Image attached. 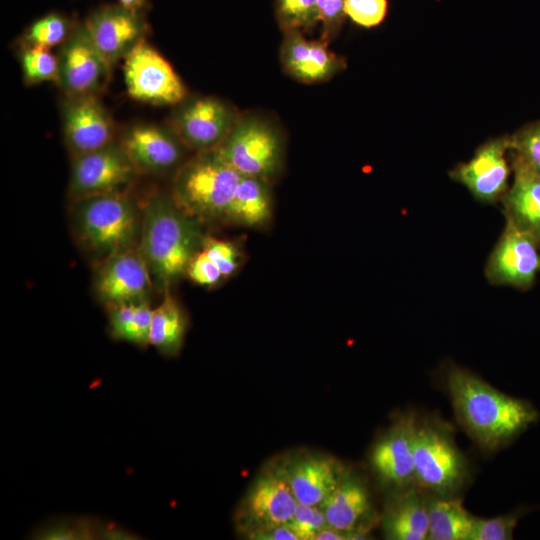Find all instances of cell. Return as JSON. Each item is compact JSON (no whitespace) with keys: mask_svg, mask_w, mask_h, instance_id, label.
Instances as JSON below:
<instances>
[{"mask_svg":"<svg viewBox=\"0 0 540 540\" xmlns=\"http://www.w3.org/2000/svg\"><path fill=\"white\" fill-rule=\"evenodd\" d=\"M216 150L240 175L269 182L280 172L283 163L279 132L269 122L253 115H241Z\"/></svg>","mask_w":540,"mask_h":540,"instance_id":"6","label":"cell"},{"mask_svg":"<svg viewBox=\"0 0 540 540\" xmlns=\"http://www.w3.org/2000/svg\"><path fill=\"white\" fill-rule=\"evenodd\" d=\"M160 304L153 309L149 344L165 357H174L183 347L188 319L170 289L164 291Z\"/></svg>","mask_w":540,"mask_h":540,"instance_id":"25","label":"cell"},{"mask_svg":"<svg viewBox=\"0 0 540 540\" xmlns=\"http://www.w3.org/2000/svg\"><path fill=\"white\" fill-rule=\"evenodd\" d=\"M387 0H345L344 10L355 24L371 28L379 25L386 17Z\"/></svg>","mask_w":540,"mask_h":540,"instance_id":"35","label":"cell"},{"mask_svg":"<svg viewBox=\"0 0 540 540\" xmlns=\"http://www.w3.org/2000/svg\"><path fill=\"white\" fill-rule=\"evenodd\" d=\"M201 250L217 265L224 278L233 276L244 260L242 245L235 240L206 235Z\"/></svg>","mask_w":540,"mask_h":540,"instance_id":"32","label":"cell"},{"mask_svg":"<svg viewBox=\"0 0 540 540\" xmlns=\"http://www.w3.org/2000/svg\"><path fill=\"white\" fill-rule=\"evenodd\" d=\"M84 23L94 44L111 67L145 41L148 28L141 11L120 3L95 10Z\"/></svg>","mask_w":540,"mask_h":540,"instance_id":"15","label":"cell"},{"mask_svg":"<svg viewBox=\"0 0 540 540\" xmlns=\"http://www.w3.org/2000/svg\"><path fill=\"white\" fill-rule=\"evenodd\" d=\"M120 4L134 10L141 11L145 4V0H119Z\"/></svg>","mask_w":540,"mask_h":540,"instance_id":"41","label":"cell"},{"mask_svg":"<svg viewBox=\"0 0 540 540\" xmlns=\"http://www.w3.org/2000/svg\"><path fill=\"white\" fill-rule=\"evenodd\" d=\"M241 176L216 149L198 152L177 168L171 196L181 210L203 223L224 220Z\"/></svg>","mask_w":540,"mask_h":540,"instance_id":"3","label":"cell"},{"mask_svg":"<svg viewBox=\"0 0 540 540\" xmlns=\"http://www.w3.org/2000/svg\"><path fill=\"white\" fill-rule=\"evenodd\" d=\"M203 224L181 210L171 194L159 192L146 202L138 250L163 291L185 276L206 237Z\"/></svg>","mask_w":540,"mask_h":540,"instance_id":"2","label":"cell"},{"mask_svg":"<svg viewBox=\"0 0 540 540\" xmlns=\"http://www.w3.org/2000/svg\"><path fill=\"white\" fill-rule=\"evenodd\" d=\"M344 4L345 0H317L322 39L327 41L341 27L346 16Z\"/></svg>","mask_w":540,"mask_h":540,"instance_id":"38","label":"cell"},{"mask_svg":"<svg viewBox=\"0 0 540 540\" xmlns=\"http://www.w3.org/2000/svg\"><path fill=\"white\" fill-rule=\"evenodd\" d=\"M509 150L510 137L489 141L468 162L457 166L451 176L479 201L493 203L502 199L508 190Z\"/></svg>","mask_w":540,"mask_h":540,"instance_id":"18","label":"cell"},{"mask_svg":"<svg viewBox=\"0 0 540 540\" xmlns=\"http://www.w3.org/2000/svg\"><path fill=\"white\" fill-rule=\"evenodd\" d=\"M280 59L285 72L305 84L326 81L342 68L326 40H308L300 31L284 32Z\"/></svg>","mask_w":540,"mask_h":540,"instance_id":"20","label":"cell"},{"mask_svg":"<svg viewBox=\"0 0 540 540\" xmlns=\"http://www.w3.org/2000/svg\"><path fill=\"white\" fill-rule=\"evenodd\" d=\"M276 17L286 31H308L319 22L317 0H276Z\"/></svg>","mask_w":540,"mask_h":540,"instance_id":"30","label":"cell"},{"mask_svg":"<svg viewBox=\"0 0 540 540\" xmlns=\"http://www.w3.org/2000/svg\"><path fill=\"white\" fill-rule=\"evenodd\" d=\"M445 385L458 423L485 451L508 446L540 419L531 402L496 389L464 368L449 367Z\"/></svg>","mask_w":540,"mask_h":540,"instance_id":"1","label":"cell"},{"mask_svg":"<svg viewBox=\"0 0 540 540\" xmlns=\"http://www.w3.org/2000/svg\"><path fill=\"white\" fill-rule=\"evenodd\" d=\"M288 525L299 540H314L316 534L327 526V522L321 506L299 503Z\"/></svg>","mask_w":540,"mask_h":540,"instance_id":"36","label":"cell"},{"mask_svg":"<svg viewBox=\"0 0 540 540\" xmlns=\"http://www.w3.org/2000/svg\"><path fill=\"white\" fill-rule=\"evenodd\" d=\"M357 539L356 536L352 533L338 530L329 526L324 527L320 530L314 540H354Z\"/></svg>","mask_w":540,"mask_h":540,"instance_id":"40","label":"cell"},{"mask_svg":"<svg viewBox=\"0 0 540 540\" xmlns=\"http://www.w3.org/2000/svg\"><path fill=\"white\" fill-rule=\"evenodd\" d=\"M138 172L161 173L180 167L187 149L169 126L131 125L118 140Z\"/></svg>","mask_w":540,"mask_h":540,"instance_id":"17","label":"cell"},{"mask_svg":"<svg viewBox=\"0 0 540 540\" xmlns=\"http://www.w3.org/2000/svg\"><path fill=\"white\" fill-rule=\"evenodd\" d=\"M381 525L386 539H427V493L417 485L392 491L381 517Z\"/></svg>","mask_w":540,"mask_h":540,"instance_id":"22","label":"cell"},{"mask_svg":"<svg viewBox=\"0 0 540 540\" xmlns=\"http://www.w3.org/2000/svg\"><path fill=\"white\" fill-rule=\"evenodd\" d=\"M321 507L327 526L352 533L357 539H365L376 521L367 486L349 471Z\"/></svg>","mask_w":540,"mask_h":540,"instance_id":"19","label":"cell"},{"mask_svg":"<svg viewBox=\"0 0 540 540\" xmlns=\"http://www.w3.org/2000/svg\"><path fill=\"white\" fill-rule=\"evenodd\" d=\"M418 417L401 414L374 443L369 455L372 471L392 491L416 485L414 440Z\"/></svg>","mask_w":540,"mask_h":540,"instance_id":"13","label":"cell"},{"mask_svg":"<svg viewBox=\"0 0 540 540\" xmlns=\"http://www.w3.org/2000/svg\"><path fill=\"white\" fill-rule=\"evenodd\" d=\"M55 83L64 95H98L112 67L94 44L85 23L73 26L57 54Z\"/></svg>","mask_w":540,"mask_h":540,"instance_id":"8","label":"cell"},{"mask_svg":"<svg viewBox=\"0 0 540 540\" xmlns=\"http://www.w3.org/2000/svg\"><path fill=\"white\" fill-rule=\"evenodd\" d=\"M108 331L112 338L138 347L149 344L153 308L148 300L106 306Z\"/></svg>","mask_w":540,"mask_h":540,"instance_id":"27","label":"cell"},{"mask_svg":"<svg viewBox=\"0 0 540 540\" xmlns=\"http://www.w3.org/2000/svg\"><path fill=\"white\" fill-rule=\"evenodd\" d=\"M185 276L205 287H213L225 279L217 265L201 249L189 262Z\"/></svg>","mask_w":540,"mask_h":540,"instance_id":"37","label":"cell"},{"mask_svg":"<svg viewBox=\"0 0 540 540\" xmlns=\"http://www.w3.org/2000/svg\"><path fill=\"white\" fill-rule=\"evenodd\" d=\"M414 467L416 485L434 496L458 497L470 480L468 461L452 429L437 417L417 421Z\"/></svg>","mask_w":540,"mask_h":540,"instance_id":"5","label":"cell"},{"mask_svg":"<svg viewBox=\"0 0 540 540\" xmlns=\"http://www.w3.org/2000/svg\"><path fill=\"white\" fill-rule=\"evenodd\" d=\"M94 290L106 306L148 300L151 273L138 249L128 248L101 261Z\"/></svg>","mask_w":540,"mask_h":540,"instance_id":"16","label":"cell"},{"mask_svg":"<svg viewBox=\"0 0 540 540\" xmlns=\"http://www.w3.org/2000/svg\"><path fill=\"white\" fill-rule=\"evenodd\" d=\"M539 272V244L531 234L506 218L503 232L488 258L486 278L494 285L527 290Z\"/></svg>","mask_w":540,"mask_h":540,"instance_id":"12","label":"cell"},{"mask_svg":"<svg viewBox=\"0 0 540 540\" xmlns=\"http://www.w3.org/2000/svg\"><path fill=\"white\" fill-rule=\"evenodd\" d=\"M61 121L64 141L72 157L115 140L112 118L98 95H64Z\"/></svg>","mask_w":540,"mask_h":540,"instance_id":"14","label":"cell"},{"mask_svg":"<svg viewBox=\"0 0 540 540\" xmlns=\"http://www.w3.org/2000/svg\"><path fill=\"white\" fill-rule=\"evenodd\" d=\"M510 158L513 182L501 199L505 218L531 234L540 246V173L512 153Z\"/></svg>","mask_w":540,"mask_h":540,"instance_id":"23","label":"cell"},{"mask_svg":"<svg viewBox=\"0 0 540 540\" xmlns=\"http://www.w3.org/2000/svg\"><path fill=\"white\" fill-rule=\"evenodd\" d=\"M73 24L59 13H49L33 22L24 32L23 45L49 49L61 45L73 29Z\"/></svg>","mask_w":540,"mask_h":540,"instance_id":"28","label":"cell"},{"mask_svg":"<svg viewBox=\"0 0 540 540\" xmlns=\"http://www.w3.org/2000/svg\"><path fill=\"white\" fill-rule=\"evenodd\" d=\"M428 538L430 540H469L476 517L459 497L427 494Z\"/></svg>","mask_w":540,"mask_h":540,"instance_id":"26","label":"cell"},{"mask_svg":"<svg viewBox=\"0 0 540 540\" xmlns=\"http://www.w3.org/2000/svg\"><path fill=\"white\" fill-rule=\"evenodd\" d=\"M247 538L253 540H299L288 524L255 532Z\"/></svg>","mask_w":540,"mask_h":540,"instance_id":"39","label":"cell"},{"mask_svg":"<svg viewBox=\"0 0 540 540\" xmlns=\"http://www.w3.org/2000/svg\"><path fill=\"white\" fill-rule=\"evenodd\" d=\"M273 216V196L270 182L251 176H241L231 197L224 220L246 228H263Z\"/></svg>","mask_w":540,"mask_h":540,"instance_id":"24","label":"cell"},{"mask_svg":"<svg viewBox=\"0 0 540 540\" xmlns=\"http://www.w3.org/2000/svg\"><path fill=\"white\" fill-rule=\"evenodd\" d=\"M139 173L120 145L112 141L94 151L73 157L69 194L73 200L108 192L123 191Z\"/></svg>","mask_w":540,"mask_h":540,"instance_id":"11","label":"cell"},{"mask_svg":"<svg viewBox=\"0 0 540 540\" xmlns=\"http://www.w3.org/2000/svg\"><path fill=\"white\" fill-rule=\"evenodd\" d=\"M509 151L540 173V121L511 136Z\"/></svg>","mask_w":540,"mask_h":540,"instance_id":"34","label":"cell"},{"mask_svg":"<svg viewBox=\"0 0 540 540\" xmlns=\"http://www.w3.org/2000/svg\"><path fill=\"white\" fill-rule=\"evenodd\" d=\"M124 60V80L133 99L154 105H177L187 97V90L172 66L146 41Z\"/></svg>","mask_w":540,"mask_h":540,"instance_id":"10","label":"cell"},{"mask_svg":"<svg viewBox=\"0 0 540 540\" xmlns=\"http://www.w3.org/2000/svg\"><path fill=\"white\" fill-rule=\"evenodd\" d=\"M72 225L79 244L102 260L131 248L138 230L135 207L123 191L75 199Z\"/></svg>","mask_w":540,"mask_h":540,"instance_id":"4","label":"cell"},{"mask_svg":"<svg viewBox=\"0 0 540 540\" xmlns=\"http://www.w3.org/2000/svg\"><path fill=\"white\" fill-rule=\"evenodd\" d=\"M175 106L168 126L196 153L216 149L241 117L234 106L214 96L186 97Z\"/></svg>","mask_w":540,"mask_h":540,"instance_id":"7","label":"cell"},{"mask_svg":"<svg viewBox=\"0 0 540 540\" xmlns=\"http://www.w3.org/2000/svg\"><path fill=\"white\" fill-rule=\"evenodd\" d=\"M100 521L86 517H65L49 521L37 528L36 539L88 540L98 538Z\"/></svg>","mask_w":540,"mask_h":540,"instance_id":"29","label":"cell"},{"mask_svg":"<svg viewBox=\"0 0 540 540\" xmlns=\"http://www.w3.org/2000/svg\"><path fill=\"white\" fill-rule=\"evenodd\" d=\"M530 510V508L521 506L512 512L493 518L476 517L469 540L513 539L519 519Z\"/></svg>","mask_w":540,"mask_h":540,"instance_id":"33","label":"cell"},{"mask_svg":"<svg viewBox=\"0 0 540 540\" xmlns=\"http://www.w3.org/2000/svg\"><path fill=\"white\" fill-rule=\"evenodd\" d=\"M19 60L23 79L27 85L56 81L57 57L51 54L49 49L23 45Z\"/></svg>","mask_w":540,"mask_h":540,"instance_id":"31","label":"cell"},{"mask_svg":"<svg viewBox=\"0 0 540 540\" xmlns=\"http://www.w3.org/2000/svg\"><path fill=\"white\" fill-rule=\"evenodd\" d=\"M298 503L321 506L337 487L346 470L334 458L307 454L282 465Z\"/></svg>","mask_w":540,"mask_h":540,"instance_id":"21","label":"cell"},{"mask_svg":"<svg viewBox=\"0 0 540 540\" xmlns=\"http://www.w3.org/2000/svg\"><path fill=\"white\" fill-rule=\"evenodd\" d=\"M298 504L283 467L269 469L254 479L241 502L237 512L238 528L248 537L289 524Z\"/></svg>","mask_w":540,"mask_h":540,"instance_id":"9","label":"cell"}]
</instances>
